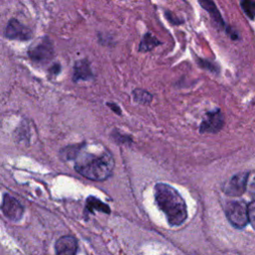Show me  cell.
Masks as SVG:
<instances>
[{"label": "cell", "mask_w": 255, "mask_h": 255, "mask_svg": "<svg viewBox=\"0 0 255 255\" xmlns=\"http://www.w3.org/2000/svg\"><path fill=\"white\" fill-rule=\"evenodd\" d=\"M247 191L249 195L254 199L253 201H255V172L249 173L248 182H247Z\"/></svg>", "instance_id": "16"}, {"label": "cell", "mask_w": 255, "mask_h": 255, "mask_svg": "<svg viewBox=\"0 0 255 255\" xmlns=\"http://www.w3.org/2000/svg\"><path fill=\"white\" fill-rule=\"evenodd\" d=\"M248 217H249V223L251 224L252 228L255 230V201H252L248 205Z\"/></svg>", "instance_id": "17"}, {"label": "cell", "mask_w": 255, "mask_h": 255, "mask_svg": "<svg viewBox=\"0 0 255 255\" xmlns=\"http://www.w3.org/2000/svg\"><path fill=\"white\" fill-rule=\"evenodd\" d=\"M249 173L239 172L230 177L223 185V192L231 197H237L242 195L247 190Z\"/></svg>", "instance_id": "5"}, {"label": "cell", "mask_w": 255, "mask_h": 255, "mask_svg": "<svg viewBox=\"0 0 255 255\" xmlns=\"http://www.w3.org/2000/svg\"><path fill=\"white\" fill-rule=\"evenodd\" d=\"M199 4L211 15L212 19L214 20V22L219 25L220 27H225V23L217 9V7L215 6V4L211 1H199Z\"/></svg>", "instance_id": "12"}, {"label": "cell", "mask_w": 255, "mask_h": 255, "mask_svg": "<svg viewBox=\"0 0 255 255\" xmlns=\"http://www.w3.org/2000/svg\"><path fill=\"white\" fill-rule=\"evenodd\" d=\"M225 214L230 224L236 228H243L249 222L248 205L244 201L234 200L227 202Z\"/></svg>", "instance_id": "3"}, {"label": "cell", "mask_w": 255, "mask_h": 255, "mask_svg": "<svg viewBox=\"0 0 255 255\" xmlns=\"http://www.w3.org/2000/svg\"><path fill=\"white\" fill-rule=\"evenodd\" d=\"M241 6L245 14L251 18H255V2L254 1H243L241 2Z\"/></svg>", "instance_id": "15"}, {"label": "cell", "mask_w": 255, "mask_h": 255, "mask_svg": "<svg viewBox=\"0 0 255 255\" xmlns=\"http://www.w3.org/2000/svg\"><path fill=\"white\" fill-rule=\"evenodd\" d=\"M55 249L56 255H76L78 250V242L73 236H62L57 240Z\"/></svg>", "instance_id": "9"}, {"label": "cell", "mask_w": 255, "mask_h": 255, "mask_svg": "<svg viewBox=\"0 0 255 255\" xmlns=\"http://www.w3.org/2000/svg\"><path fill=\"white\" fill-rule=\"evenodd\" d=\"M224 125V118L220 110H215L208 112L205 115V118L199 126V131L201 133H215L218 132Z\"/></svg>", "instance_id": "6"}, {"label": "cell", "mask_w": 255, "mask_h": 255, "mask_svg": "<svg viewBox=\"0 0 255 255\" xmlns=\"http://www.w3.org/2000/svg\"><path fill=\"white\" fill-rule=\"evenodd\" d=\"M5 37L8 39H17L21 41L30 40L32 31L16 19H10L5 28Z\"/></svg>", "instance_id": "8"}, {"label": "cell", "mask_w": 255, "mask_h": 255, "mask_svg": "<svg viewBox=\"0 0 255 255\" xmlns=\"http://www.w3.org/2000/svg\"><path fill=\"white\" fill-rule=\"evenodd\" d=\"M1 209L3 214L12 221L20 220L24 213L23 205L8 193H5L3 196Z\"/></svg>", "instance_id": "7"}, {"label": "cell", "mask_w": 255, "mask_h": 255, "mask_svg": "<svg viewBox=\"0 0 255 255\" xmlns=\"http://www.w3.org/2000/svg\"><path fill=\"white\" fill-rule=\"evenodd\" d=\"M60 65L59 64H56V65H54L51 69H50V72L51 73H54V74H58L59 72H60Z\"/></svg>", "instance_id": "19"}, {"label": "cell", "mask_w": 255, "mask_h": 255, "mask_svg": "<svg viewBox=\"0 0 255 255\" xmlns=\"http://www.w3.org/2000/svg\"><path fill=\"white\" fill-rule=\"evenodd\" d=\"M132 95H133L134 101H136L137 103H140V104L147 105L152 100V96L149 93H147L146 91L141 90V89H135L132 92Z\"/></svg>", "instance_id": "14"}, {"label": "cell", "mask_w": 255, "mask_h": 255, "mask_svg": "<svg viewBox=\"0 0 255 255\" xmlns=\"http://www.w3.org/2000/svg\"><path fill=\"white\" fill-rule=\"evenodd\" d=\"M86 210H88L89 212H93L94 210L97 211H101V212H105V213H110L111 209L109 207V205H107L106 203H104L103 201H101L99 198L95 197V196H89L86 200Z\"/></svg>", "instance_id": "11"}, {"label": "cell", "mask_w": 255, "mask_h": 255, "mask_svg": "<svg viewBox=\"0 0 255 255\" xmlns=\"http://www.w3.org/2000/svg\"><path fill=\"white\" fill-rule=\"evenodd\" d=\"M154 198L171 226L181 225L187 217L186 203L180 193L171 185L158 182L154 185Z\"/></svg>", "instance_id": "2"}, {"label": "cell", "mask_w": 255, "mask_h": 255, "mask_svg": "<svg viewBox=\"0 0 255 255\" xmlns=\"http://www.w3.org/2000/svg\"><path fill=\"white\" fill-rule=\"evenodd\" d=\"M94 77L90 63L86 59L77 61L74 65V73H73V80L74 82H77L79 80L87 81L89 79H92Z\"/></svg>", "instance_id": "10"}, {"label": "cell", "mask_w": 255, "mask_h": 255, "mask_svg": "<svg viewBox=\"0 0 255 255\" xmlns=\"http://www.w3.org/2000/svg\"><path fill=\"white\" fill-rule=\"evenodd\" d=\"M28 55L30 59L36 63L45 64L51 61L54 56V48L51 40L48 37L38 39L29 47Z\"/></svg>", "instance_id": "4"}, {"label": "cell", "mask_w": 255, "mask_h": 255, "mask_svg": "<svg viewBox=\"0 0 255 255\" xmlns=\"http://www.w3.org/2000/svg\"><path fill=\"white\" fill-rule=\"evenodd\" d=\"M160 44V42L154 37L152 36L150 33H146L142 40L140 41L139 44V52H147L150 51L151 49H153L155 46H158Z\"/></svg>", "instance_id": "13"}, {"label": "cell", "mask_w": 255, "mask_h": 255, "mask_svg": "<svg viewBox=\"0 0 255 255\" xmlns=\"http://www.w3.org/2000/svg\"><path fill=\"white\" fill-rule=\"evenodd\" d=\"M107 105H108V106H109V107H110V108H111L115 113H117L118 115H121V114H122V113H121V109H120V107H118L115 103H108Z\"/></svg>", "instance_id": "18"}, {"label": "cell", "mask_w": 255, "mask_h": 255, "mask_svg": "<svg viewBox=\"0 0 255 255\" xmlns=\"http://www.w3.org/2000/svg\"><path fill=\"white\" fill-rule=\"evenodd\" d=\"M74 160L75 170L84 177L95 181L108 179L112 175L115 166L113 155L107 148L103 147L91 151L86 143L80 144L78 154Z\"/></svg>", "instance_id": "1"}]
</instances>
